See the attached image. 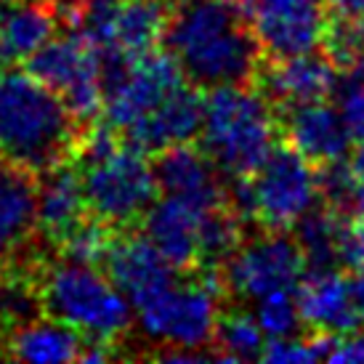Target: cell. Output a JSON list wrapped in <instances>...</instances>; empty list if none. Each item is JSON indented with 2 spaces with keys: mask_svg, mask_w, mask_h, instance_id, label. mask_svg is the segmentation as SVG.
<instances>
[{
  "mask_svg": "<svg viewBox=\"0 0 364 364\" xmlns=\"http://www.w3.org/2000/svg\"><path fill=\"white\" fill-rule=\"evenodd\" d=\"M165 51L197 88L253 85L263 53L247 14L234 0H176L162 30Z\"/></svg>",
  "mask_w": 364,
  "mask_h": 364,
  "instance_id": "6da1fadb",
  "label": "cell"
},
{
  "mask_svg": "<svg viewBox=\"0 0 364 364\" xmlns=\"http://www.w3.org/2000/svg\"><path fill=\"white\" fill-rule=\"evenodd\" d=\"M82 133L46 82L27 70L0 72V157L41 176L72 160Z\"/></svg>",
  "mask_w": 364,
  "mask_h": 364,
  "instance_id": "7a4b0ae2",
  "label": "cell"
},
{
  "mask_svg": "<svg viewBox=\"0 0 364 364\" xmlns=\"http://www.w3.org/2000/svg\"><path fill=\"white\" fill-rule=\"evenodd\" d=\"M279 117L255 85H221L205 96L203 149L229 178H247L279 144Z\"/></svg>",
  "mask_w": 364,
  "mask_h": 364,
  "instance_id": "3957f363",
  "label": "cell"
},
{
  "mask_svg": "<svg viewBox=\"0 0 364 364\" xmlns=\"http://www.w3.org/2000/svg\"><path fill=\"white\" fill-rule=\"evenodd\" d=\"M38 295L46 316L77 330L85 341L114 348L131 330V301L99 266L61 255V261L41 266Z\"/></svg>",
  "mask_w": 364,
  "mask_h": 364,
  "instance_id": "277c9868",
  "label": "cell"
},
{
  "mask_svg": "<svg viewBox=\"0 0 364 364\" xmlns=\"http://www.w3.org/2000/svg\"><path fill=\"white\" fill-rule=\"evenodd\" d=\"M146 157L149 154L141 149L120 141L109 154L77 165L88 213L114 232H128L141 223L160 194L152 162Z\"/></svg>",
  "mask_w": 364,
  "mask_h": 364,
  "instance_id": "5b68a950",
  "label": "cell"
},
{
  "mask_svg": "<svg viewBox=\"0 0 364 364\" xmlns=\"http://www.w3.org/2000/svg\"><path fill=\"white\" fill-rule=\"evenodd\" d=\"M221 295H226L221 272H194L192 279H176L139 306V324L149 338L173 348H203L215 335Z\"/></svg>",
  "mask_w": 364,
  "mask_h": 364,
  "instance_id": "8992f818",
  "label": "cell"
},
{
  "mask_svg": "<svg viewBox=\"0 0 364 364\" xmlns=\"http://www.w3.org/2000/svg\"><path fill=\"white\" fill-rule=\"evenodd\" d=\"M24 70L46 82L67 104L82 131L96 122L104 107L102 64L96 46L82 35L70 32L67 38H51L24 61Z\"/></svg>",
  "mask_w": 364,
  "mask_h": 364,
  "instance_id": "52a82bcc",
  "label": "cell"
},
{
  "mask_svg": "<svg viewBox=\"0 0 364 364\" xmlns=\"http://www.w3.org/2000/svg\"><path fill=\"white\" fill-rule=\"evenodd\" d=\"M253 197V221L263 229L287 232L319 200V168H314L290 144H277L269 160L247 176Z\"/></svg>",
  "mask_w": 364,
  "mask_h": 364,
  "instance_id": "ba28073f",
  "label": "cell"
},
{
  "mask_svg": "<svg viewBox=\"0 0 364 364\" xmlns=\"http://www.w3.org/2000/svg\"><path fill=\"white\" fill-rule=\"evenodd\" d=\"M304 274L306 261L295 237L274 229H266L255 240H242L221 266L223 290L247 301H261L272 293H295Z\"/></svg>",
  "mask_w": 364,
  "mask_h": 364,
  "instance_id": "9c48e42d",
  "label": "cell"
},
{
  "mask_svg": "<svg viewBox=\"0 0 364 364\" xmlns=\"http://www.w3.org/2000/svg\"><path fill=\"white\" fill-rule=\"evenodd\" d=\"M242 9L266 59H284L319 48L327 16L322 0H245Z\"/></svg>",
  "mask_w": 364,
  "mask_h": 364,
  "instance_id": "30bf717a",
  "label": "cell"
},
{
  "mask_svg": "<svg viewBox=\"0 0 364 364\" xmlns=\"http://www.w3.org/2000/svg\"><path fill=\"white\" fill-rule=\"evenodd\" d=\"M157 189L165 197H176L200 210H215L229 205V183L218 165L189 144H176L157 152L152 162Z\"/></svg>",
  "mask_w": 364,
  "mask_h": 364,
  "instance_id": "8fae6325",
  "label": "cell"
},
{
  "mask_svg": "<svg viewBox=\"0 0 364 364\" xmlns=\"http://www.w3.org/2000/svg\"><path fill=\"white\" fill-rule=\"evenodd\" d=\"M253 85L269 99L274 109L282 112L298 104L327 102L338 88V70L324 53L316 51L263 59Z\"/></svg>",
  "mask_w": 364,
  "mask_h": 364,
  "instance_id": "7c38bea8",
  "label": "cell"
},
{
  "mask_svg": "<svg viewBox=\"0 0 364 364\" xmlns=\"http://www.w3.org/2000/svg\"><path fill=\"white\" fill-rule=\"evenodd\" d=\"M205 120V96L203 88L183 80L176 85L146 117L133 128L120 133L122 141L141 149L144 154H157L176 144H192L200 139Z\"/></svg>",
  "mask_w": 364,
  "mask_h": 364,
  "instance_id": "4fadbf2b",
  "label": "cell"
},
{
  "mask_svg": "<svg viewBox=\"0 0 364 364\" xmlns=\"http://www.w3.org/2000/svg\"><path fill=\"white\" fill-rule=\"evenodd\" d=\"M102 272L131 301L133 309L162 293L168 284L176 282L178 274L146 237L128 232H117L112 237L109 250L102 261Z\"/></svg>",
  "mask_w": 364,
  "mask_h": 364,
  "instance_id": "5bb4252c",
  "label": "cell"
},
{
  "mask_svg": "<svg viewBox=\"0 0 364 364\" xmlns=\"http://www.w3.org/2000/svg\"><path fill=\"white\" fill-rule=\"evenodd\" d=\"M210 210L162 197L144 215V237L162 253L178 274H194L200 269V226Z\"/></svg>",
  "mask_w": 364,
  "mask_h": 364,
  "instance_id": "9a60e30c",
  "label": "cell"
},
{
  "mask_svg": "<svg viewBox=\"0 0 364 364\" xmlns=\"http://www.w3.org/2000/svg\"><path fill=\"white\" fill-rule=\"evenodd\" d=\"M284 141L301 152L314 168H324L330 162L346 160L351 136L346 131L341 112H335L327 102H311L287 107L279 112Z\"/></svg>",
  "mask_w": 364,
  "mask_h": 364,
  "instance_id": "2e32d148",
  "label": "cell"
},
{
  "mask_svg": "<svg viewBox=\"0 0 364 364\" xmlns=\"http://www.w3.org/2000/svg\"><path fill=\"white\" fill-rule=\"evenodd\" d=\"M88 215L82 176L75 162L67 160L38 176L35 223L46 240L61 245Z\"/></svg>",
  "mask_w": 364,
  "mask_h": 364,
  "instance_id": "e0dca14e",
  "label": "cell"
},
{
  "mask_svg": "<svg viewBox=\"0 0 364 364\" xmlns=\"http://www.w3.org/2000/svg\"><path fill=\"white\" fill-rule=\"evenodd\" d=\"M301 322H306L314 333L346 335L362 330L359 314L351 301L348 277L330 272H306L295 290Z\"/></svg>",
  "mask_w": 364,
  "mask_h": 364,
  "instance_id": "ac0fdd59",
  "label": "cell"
},
{
  "mask_svg": "<svg viewBox=\"0 0 364 364\" xmlns=\"http://www.w3.org/2000/svg\"><path fill=\"white\" fill-rule=\"evenodd\" d=\"M38 176L0 157V258L9 261L35 234Z\"/></svg>",
  "mask_w": 364,
  "mask_h": 364,
  "instance_id": "d6986e66",
  "label": "cell"
},
{
  "mask_svg": "<svg viewBox=\"0 0 364 364\" xmlns=\"http://www.w3.org/2000/svg\"><path fill=\"white\" fill-rule=\"evenodd\" d=\"M82 346H85V338L77 330L46 316V319H30L6 330V338L0 343V356L16 359V362L64 364L77 362Z\"/></svg>",
  "mask_w": 364,
  "mask_h": 364,
  "instance_id": "ffe728a7",
  "label": "cell"
},
{
  "mask_svg": "<svg viewBox=\"0 0 364 364\" xmlns=\"http://www.w3.org/2000/svg\"><path fill=\"white\" fill-rule=\"evenodd\" d=\"M56 6L53 0H14L0 19V56L6 64L27 61L41 51L56 32Z\"/></svg>",
  "mask_w": 364,
  "mask_h": 364,
  "instance_id": "44dd1931",
  "label": "cell"
},
{
  "mask_svg": "<svg viewBox=\"0 0 364 364\" xmlns=\"http://www.w3.org/2000/svg\"><path fill=\"white\" fill-rule=\"evenodd\" d=\"M168 6L171 3L165 0H120L112 16L107 48H117L128 56L154 48L157 41H162Z\"/></svg>",
  "mask_w": 364,
  "mask_h": 364,
  "instance_id": "7402d4cb",
  "label": "cell"
},
{
  "mask_svg": "<svg viewBox=\"0 0 364 364\" xmlns=\"http://www.w3.org/2000/svg\"><path fill=\"white\" fill-rule=\"evenodd\" d=\"M319 46L338 72H364V16L327 11Z\"/></svg>",
  "mask_w": 364,
  "mask_h": 364,
  "instance_id": "603a6c76",
  "label": "cell"
},
{
  "mask_svg": "<svg viewBox=\"0 0 364 364\" xmlns=\"http://www.w3.org/2000/svg\"><path fill=\"white\" fill-rule=\"evenodd\" d=\"M263 335L261 324L255 322L253 314L245 311H229L218 316L215 324V335H213V346L215 351L223 356V362H250V359H261Z\"/></svg>",
  "mask_w": 364,
  "mask_h": 364,
  "instance_id": "cb8c5ba5",
  "label": "cell"
},
{
  "mask_svg": "<svg viewBox=\"0 0 364 364\" xmlns=\"http://www.w3.org/2000/svg\"><path fill=\"white\" fill-rule=\"evenodd\" d=\"M255 322L261 324L266 338H287L295 335L298 324H301V311H298V301L295 293H272L255 301Z\"/></svg>",
  "mask_w": 364,
  "mask_h": 364,
  "instance_id": "d4e9b609",
  "label": "cell"
},
{
  "mask_svg": "<svg viewBox=\"0 0 364 364\" xmlns=\"http://www.w3.org/2000/svg\"><path fill=\"white\" fill-rule=\"evenodd\" d=\"M341 117L351 141L364 144V72H348L341 88Z\"/></svg>",
  "mask_w": 364,
  "mask_h": 364,
  "instance_id": "484cf974",
  "label": "cell"
},
{
  "mask_svg": "<svg viewBox=\"0 0 364 364\" xmlns=\"http://www.w3.org/2000/svg\"><path fill=\"white\" fill-rule=\"evenodd\" d=\"M327 362L333 364H364V333H346L335 338L333 351L327 354Z\"/></svg>",
  "mask_w": 364,
  "mask_h": 364,
  "instance_id": "4316f807",
  "label": "cell"
},
{
  "mask_svg": "<svg viewBox=\"0 0 364 364\" xmlns=\"http://www.w3.org/2000/svg\"><path fill=\"white\" fill-rule=\"evenodd\" d=\"M324 9L343 16H364V0H324Z\"/></svg>",
  "mask_w": 364,
  "mask_h": 364,
  "instance_id": "83f0119b",
  "label": "cell"
},
{
  "mask_svg": "<svg viewBox=\"0 0 364 364\" xmlns=\"http://www.w3.org/2000/svg\"><path fill=\"white\" fill-rule=\"evenodd\" d=\"M348 165H351V173L356 176V181L364 186V144L356 149V154L351 157V162H348Z\"/></svg>",
  "mask_w": 364,
  "mask_h": 364,
  "instance_id": "f1b7e54d",
  "label": "cell"
},
{
  "mask_svg": "<svg viewBox=\"0 0 364 364\" xmlns=\"http://www.w3.org/2000/svg\"><path fill=\"white\" fill-rule=\"evenodd\" d=\"M11 3H14V0H0V19L6 16V11L11 9Z\"/></svg>",
  "mask_w": 364,
  "mask_h": 364,
  "instance_id": "f546056e",
  "label": "cell"
},
{
  "mask_svg": "<svg viewBox=\"0 0 364 364\" xmlns=\"http://www.w3.org/2000/svg\"><path fill=\"white\" fill-rule=\"evenodd\" d=\"M3 64H6V61H3V56H0V70H3Z\"/></svg>",
  "mask_w": 364,
  "mask_h": 364,
  "instance_id": "4dcf8cb0",
  "label": "cell"
}]
</instances>
